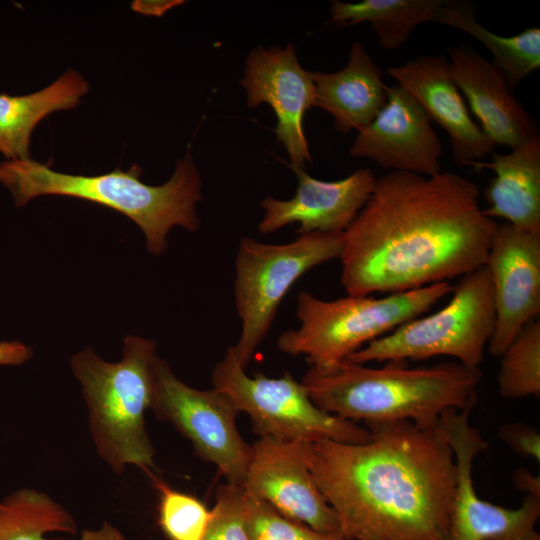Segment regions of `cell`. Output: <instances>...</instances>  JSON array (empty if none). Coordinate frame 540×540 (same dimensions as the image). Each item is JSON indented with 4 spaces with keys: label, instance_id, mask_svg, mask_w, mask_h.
<instances>
[{
    "label": "cell",
    "instance_id": "cell-1",
    "mask_svg": "<svg viewBox=\"0 0 540 540\" xmlns=\"http://www.w3.org/2000/svg\"><path fill=\"white\" fill-rule=\"evenodd\" d=\"M480 191L453 173L389 172L343 233L341 284L348 295L399 293L462 277L486 264L499 223Z\"/></svg>",
    "mask_w": 540,
    "mask_h": 540
},
{
    "label": "cell",
    "instance_id": "cell-2",
    "mask_svg": "<svg viewBox=\"0 0 540 540\" xmlns=\"http://www.w3.org/2000/svg\"><path fill=\"white\" fill-rule=\"evenodd\" d=\"M440 422V421H439ZM364 443H311L314 481L348 540H447L457 468L440 423L367 427Z\"/></svg>",
    "mask_w": 540,
    "mask_h": 540
},
{
    "label": "cell",
    "instance_id": "cell-3",
    "mask_svg": "<svg viewBox=\"0 0 540 540\" xmlns=\"http://www.w3.org/2000/svg\"><path fill=\"white\" fill-rule=\"evenodd\" d=\"M479 368L457 361L409 367L389 361L369 367L345 359L309 366L301 383L321 410L366 427L409 421L435 426L441 417L477 400Z\"/></svg>",
    "mask_w": 540,
    "mask_h": 540
},
{
    "label": "cell",
    "instance_id": "cell-4",
    "mask_svg": "<svg viewBox=\"0 0 540 540\" xmlns=\"http://www.w3.org/2000/svg\"><path fill=\"white\" fill-rule=\"evenodd\" d=\"M141 174L138 165L84 176L54 171L31 158L0 163V183L10 191L15 206L42 195H60L109 207L134 221L145 235L149 253L161 255L173 226L199 229L196 204L202 199V180L189 153L177 161L173 175L162 185L145 184Z\"/></svg>",
    "mask_w": 540,
    "mask_h": 540
},
{
    "label": "cell",
    "instance_id": "cell-5",
    "mask_svg": "<svg viewBox=\"0 0 540 540\" xmlns=\"http://www.w3.org/2000/svg\"><path fill=\"white\" fill-rule=\"evenodd\" d=\"M157 344L128 335L122 358L111 363L86 347L71 358L88 410L89 431L99 457L117 474L135 465L148 474L155 466L145 412L150 409Z\"/></svg>",
    "mask_w": 540,
    "mask_h": 540
},
{
    "label": "cell",
    "instance_id": "cell-6",
    "mask_svg": "<svg viewBox=\"0 0 540 540\" xmlns=\"http://www.w3.org/2000/svg\"><path fill=\"white\" fill-rule=\"evenodd\" d=\"M453 287L449 282H439L381 298L348 295L335 300H322L301 291L296 308L300 325L282 332L277 347L291 356H305L309 366L335 364L423 315L452 293Z\"/></svg>",
    "mask_w": 540,
    "mask_h": 540
},
{
    "label": "cell",
    "instance_id": "cell-7",
    "mask_svg": "<svg viewBox=\"0 0 540 540\" xmlns=\"http://www.w3.org/2000/svg\"><path fill=\"white\" fill-rule=\"evenodd\" d=\"M494 326L492 282L487 266L483 265L460 278L443 308L401 324L348 359L366 364L449 356L468 367L479 368Z\"/></svg>",
    "mask_w": 540,
    "mask_h": 540
},
{
    "label": "cell",
    "instance_id": "cell-8",
    "mask_svg": "<svg viewBox=\"0 0 540 540\" xmlns=\"http://www.w3.org/2000/svg\"><path fill=\"white\" fill-rule=\"evenodd\" d=\"M343 233L301 234L286 244L240 239L235 257L234 298L241 321L235 355L246 369L269 332L278 308L290 288L306 272L339 259Z\"/></svg>",
    "mask_w": 540,
    "mask_h": 540
},
{
    "label": "cell",
    "instance_id": "cell-9",
    "mask_svg": "<svg viewBox=\"0 0 540 540\" xmlns=\"http://www.w3.org/2000/svg\"><path fill=\"white\" fill-rule=\"evenodd\" d=\"M212 383L232 399L239 412L250 417L253 432L259 437L305 443H364L371 437L366 426L318 408L303 384L288 372L279 378L261 373L249 376L237 360L233 345L214 366Z\"/></svg>",
    "mask_w": 540,
    "mask_h": 540
},
{
    "label": "cell",
    "instance_id": "cell-10",
    "mask_svg": "<svg viewBox=\"0 0 540 540\" xmlns=\"http://www.w3.org/2000/svg\"><path fill=\"white\" fill-rule=\"evenodd\" d=\"M150 410L187 438L198 456L216 465L226 483L242 486L252 446L236 427L239 411L227 394L187 385L159 356Z\"/></svg>",
    "mask_w": 540,
    "mask_h": 540
},
{
    "label": "cell",
    "instance_id": "cell-11",
    "mask_svg": "<svg viewBox=\"0 0 540 540\" xmlns=\"http://www.w3.org/2000/svg\"><path fill=\"white\" fill-rule=\"evenodd\" d=\"M477 401V400H476ZM476 401L440 419L457 468L447 540H522L536 532L540 497L526 495L521 506L508 509L479 497L472 480L474 459L487 448L469 417Z\"/></svg>",
    "mask_w": 540,
    "mask_h": 540
},
{
    "label": "cell",
    "instance_id": "cell-12",
    "mask_svg": "<svg viewBox=\"0 0 540 540\" xmlns=\"http://www.w3.org/2000/svg\"><path fill=\"white\" fill-rule=\"evenodd\" d=\"M310 444L260 437L252 445L242 487L284 516L318 532L342 536L338 518L311 473Z\"/></svg>",
    "mask_w": 540,
    "mask_h": 540
},
{
    "label": "cell",
    "instance_id": "cell-13",
    "mask_svg": "<svg viewBox=\"0 0 540 540\" xmlns=\"http://www.w3.org/2000/svg\"><path fill=\"white\" fill-rule=\"evenodd\" d=\"M495 308L489 353L500 357L540 312V233L499 224L487 261Z\"/></svg>",
    "mask_w": 540,
    "mask_h": 540
},
{
    "label": "cell",
    "instance_id": "cell-14",
    "mask_svg": "<svg viewBox=\"0 0 540 540\" xmlns=\"http://www.w3.org/2000/svg\"><path fill=\"white\" fill-rule=\"evenodd\" d=\"M241 85L247 94L249 108L269 104L276 115L274 129L291 161V167L305 169L311 163L303 119L314 106L315 84L311 72L299 64L292 44L285 48L259 47L250 52Z\"/></svg>",
    "mask_w": 540,
    "mask_h": 540
},
{
    "label": "cell",
    "instance_id": "cell-15",
    "mask_svg": "<svg viewBox=\"0 0 540 540\" xmlns=\"http://www.w3.org/2000/svg\"><path fill=\"white\" fill-rule=\"evenodd\" d=\"M384 169L433 176L441 172L442 145L421 105L401 86L387 87V100L349 149Z\"/></svg>",
    "mask_w": 540,
    "mask_h": 540
},
{
    "label": "cell",
    "instance_id": "cell-16",
    "mask_svg": "<svg viewBox=\"0 0 540 540\" xmlns=\"http://www.w3.org/2000/svg\"><path fill=\"white\" fill-rule=\"evenodd\" d=\"M298 179L296 194L288 200L266 197L260 206L264 215L258 230L273 233L298 223L297 233H344L370 198L376 177L368 168L354 171L346 178L323 181L305 169L293 168Z\"/></svg>",
    "mask_w": 540,
    "mask_h": 540
},
{
    "label": "cell",
    "instance_id": "cell-17",
    "mask_svg": "<svg viewBox=\"0 0 540 540\" xmlns=\"http://www.w3.org/2000/svg\"><path fill=\"white\" fill-rule=\"evenodd\" d=\"M387 73L448 134L455 161L470 166L492 153L495 144L470 116L444 56H420Z\"/></svg>",
    "mask_w": 540,
    "mask_h": 540
},
{
    "label": "cell",
    "instance_id": "cell-18",
    "mask_svg": "<svg viewBox=\"0 0 540 540\" xmlns=\"http://www.w3.org/2000/svg\"><path fill=\"white\" fill-rule=\"evenodd\" d=\"M448 56L456 85L495 145L513 149L539 136L533 119L491 61L468 45L449 48Z\"/></svg>",
    "mask_w": 540,
    "mask_h": 540
},
{
    "label": "cell",
    "instance_id": "cell-19",
    "mask_svg": "<svg viewBox=\"0 0 540 540\" xmlns=\"http://www.w3.org/2000/svg\"><path fill=\"white\" fill-rule=\"evenodd\" d=\"M311 76L314 106L328 112L334 129L341 133L368 125L387 100L382 72L360 42L352 44L344 68L334 73L311 72Z\"/></svg>",
    "mask_w": 540,
    "mask_h": 540
},
{
    "label": "cell",
    "instance_id": "cell-20",
    "mask_svg": "<svg viewBox=\"0 0 540 540\" xmlns=\"http://www.w3.org/2000/svg\"><path fill=\"white\" fill-rule=\"evenodd\" d=\"M477 169H491L495 176L485 190L489 204L485 216L501 218L523 231L540 233L539 136L506 154L492 153L490 162H474Z\"/></svg>",
    "mask_w": 540,
    "mask_h": 540
},
{
    "label": "cell",
    "instance_id": "cell-21",
    "mask_svg": "<svg viewBox=\"0 0 540 540\" xmlns=\"http://www.w3.org/2000/svg\"><path fill=\"white\" fill-rule=\"evenodd\" d=\"M89 89L74 69L67 70L46 88L22 96L0 94V152L7 160L30 159V138L49 114L73 109Z\"/></svg>",
    "mask_w": 540,
    "mask_h": 540
},
{
    "label": "cell",
    "instance_id": "cell-22",
    "mask_svg": "<svg viewBox=\"0 0 540 540\" xmlns=\"http://www.w3.org/2000/svg\"><path fill=\"white\" fill-rule=\"evenodd\" d=\"M435 22L465 32L483 43L511 91L540 66V29L537 27L510 37L500 36L477 21L473 4L451 0L444 1Z\"/></svg>",
    "mask_w": 540,
    "mask_h": 540
},
{
    "label": "cell",
    "instance_id": "cell-23",
    "mask_svg": "<svg viewBox=\"0 0 540 540\" xmlns=\"http://www.w3.org/2000/svg\"><path fill=\"white\" fill-rule=\"evenodd\" d=\"M445 0H364L358 3L331 2L330 21L337 26L368 22L380 45L400 48L420 24L435 22Z\"/></svg>",
    "mask_w": 540,
    "mask_h": 540
},
{
    "label": "cell",
    "instance_id": "cell-24",
    "mask_svg": "<svg viewBox=\"0 0 540 540\" xmlns=\"http://www.w3.org/2000/svg\"><path fill=\"white\" fill-rule=\"evenodd\" d=\"M74 535L73 516L44 492L21 488L0 500V540H45V534Z\"/></svg>",
    "mask_w": 540,
    "mask_h": 540
},
{
    "label": "cell",
    "instance_id": "cell-25",
    "mask_svg": "<svg viewBox=\"0 0 540 540\" xmlns=\"http://www.w3.org/2000/svg\"><path fill=\"white\" fill-rule=\"evenodd\" d=\"M498 390L504 399L540 395V322L527 323L500 356Z\"/></svg>",
    "mask_w": 540,
    "mask_h": 540
},
{
    "label": "cell",
    "instance_id": "cell-26",
    "mask_svg": "<svg viewBox=\"0 0 540 540\" xmlns=\"http://www.w3.org/2000/svg\"><path fill=\"white\" fill-rule=\"evenodd\" d=\"M158 490L159 525L169 540H201L211 510L196 497L177 491L161 478L148 474Z\"/></svg>",
    "mask_w": 540,
    "mask_h": 540
},
{
    "label": "cell",
    "instance_id": "cell-27",
    "mask_svg": "<svg viewBox=\"0 0 540 540\" xmlns=\"http://www.w3.org/2000/svg\"><path fill=\"white\" fill-rule=\"evenodd\" d=\"M245 519L250 540H348L324 534L284 516L265 501L244 491Z\"/></svg>",
    "mask_w": 540,
    "mask_h": 540
},
{
    "label": "cell",
    "instance_id": "cell-28",
    "mask_svg": "<svg viewBox=\"0 0 540 540\" xmlns=\"http://www.w3.org/2000/svg\"><path fill=\"white\" fill-rule=\"evenodd\" d=\"M216 501L201 540H250L245 519L244 489L225 483L216 490Z\"/></svg>",
    "mask_w": 540,
    "mask_h": 540
},
{
    "label": "cell",
    "instance_id": "cell-29",
    "mask_svg": "<svg viewBox=\"0 0 540 540\" xmlns=\"http://www.w3.org/2000/svg\"><path fill=\"white\" fill-rule=\"evenodd\" d=\"M498 437L514 453L540 462L539 431L525 423H507L498 429Z\"/></svg>",
    "mask_w": 540,
    "mask_h": 540
},
{
    "label": "cell",
    "instance_id": "cell-30",
    "mask_svg": "<svg viewBox=\"0 0 540 540\" xmlns=\"http://www.w3.org/2000/svg\"><path fill=\"white\" fill-rule=\"evenodd\" d=\"M31 347L20 341H0V366H19L32 357Z\"/></svg>",
    "mask_w": 540,
    "mask_h": 540
},
{
    "label": "cell",
    "instance_id": "cell-31",
    "mask_svg": "<svg viewBox=\"0 0 540 540\" xmlns=\"http://www.w3.org/2000/svg\"><path fill=\"white\" fill-rule=\"evenodd\" d=\"M514 486L529 496L540 497V477L524 467L517 468L512 475Z\"/></svg>",
    "mask_w": 540,
    "mask_h": 540
},
{
    "label": "cell",
    "instance_id": "cell-32",
    "mask_svg": "<svg viewBox=\"0 0 540 540\" xmlns=\"http://www.w3.org/2000/svg\"><path fill=\"white\" fill-rule=\"evenodd\" d=\"M81 540H126L122 532L109 522H103L96 530L85 529L81 532Z\"/></svg>",
    "mask_w": 540,
    "mask_h": 540
},
{
    "label": "cell",
    "instance_id": "cell-33",
    "mask_svg": "<svg viewBox=\"0 0 540 540\" xmlns=\"http://www.w3.org/2000/svg\"><path fill=\"white\" fill-rule=\"evenodd\" d=\"M183 1H137L133 8L143 14L161 16L170 8L182 4Z\"/></svg>",
    "mask_w": 540,
    "mask_h": 540
},
{
    "label": "cell",
    "instance_id": "cell-34",
    "mask_svg": "<svg viewBox=\"0 0 540 540\" xmlns=\"http://www.w3.org/2000/svg\"><path fill=\"white\" fill-rule=\"evenodd\" d=\"M522 540H540V535L538 532H535L533 535H531L530 537H527L525 539H522Z\"/></svg>",
    "mask_w": 540,
    "mask_h": 540
}]
</instances>
